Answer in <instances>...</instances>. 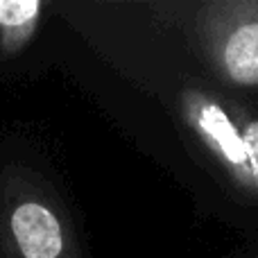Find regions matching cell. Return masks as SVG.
I'll return each mask as SVG.
<instances>
[{
  "mask_svg": "<svg viewBox=\"0 0 258 258\" xmlns=\"http://www.w3.org/2000/svg\"><path fill=\"white\" fill-rule=\"evenodd\" d=\"M0 258H82L61 200L18 165L0 174Z\"/></svg>",
  "mask_w": 258,
  "mask_h": 258,
  "instance_id": "cell-2",
  "label": "cell"
},
{
  "mask_svg": "<svg viewBox=\"0 0 258 258\" xmlns=\"http://www.w3.org/2000/svg\"><path fill=\"white\" fill-rule=\"evenodd\" d=\"M190 25L202 59L222 84L258 89V0H206Z\"/></svg>",
  "mask_w": 258,
  "mask_h": 258,
  "instance_id": "cell-3",
  "label": "cell"
},
{
  "mask_svg": "<svg viewBox=\"0 0 258 258\" xmlns=\"http://www.w3.org/2000/svg\"><path fill=\"white\" fill-rule=\"evenodd\" d=\"M45 3L41 0H0V54L16 57L39 27Z\"/></svg>",
  "mask_w": 258,
  "mask_h": 258,
  "instance_id": "cell-4",
  "label": "cell"
},
{
  "mask_svg": "<svg viewBox=\"0 0 258 258\" xmlns=\"http://www.w3.org/2000/svg\"><path fill=\"white\" fill-rule=\"evenodd\" d=\"M247 258H258V254H254V256H247Z\"/></svg>",
  "mask_w": 258,
  "mask_h": 258,
  "instance_id": "cell-5",
  "label": "cell"
},
{
  "mask_svg": "<svg viewBox=\"0 0 258 258\" xmlns=\"http://www.w3.org/2000/svg\"><path fill=\"white\" fill-rule=\"evenodd\" d=\"M177 111L183 129L229 186L258 204V109L209 86L188 84L179 93Z\"/></svg>",
  "mask_w": 258,
  "mask_h": 258,
  "instance_id": "cell-1",
  "label": "cell"
}]
</instances>
